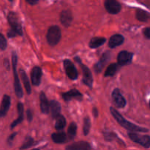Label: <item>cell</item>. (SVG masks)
I'll return each instance as SVG.
<instances>
[{
    "label": "cell",
    "instance_id": "cell-28",
    "mask_svg": "<svg viewBox=\"0 0 150 150\" xmlns=\"http://www.w3.org/2000/svg\"><path fill=\"white\" fill-rule=\"evenodd\" d=\"M34 144H35V141H34V139H32V138L29 137V136H27V137L26 138V139H25V142H23V144L20 147V149L23 150V149H28V148L33 146Z\"/></svg>",
    "mask_w": 150,
    "mask_h": 150
},
{
    "label": "cell",
    "instance_id": "cell-26",
    "mask_svg": "<svg viewBox=\"0 0 150 150\" xmlns=\"http://www.w3.org/2000/svg\"><path fill=\"white\" fill-rule=\"evenodd\" d=\"M76 133H77V125H76V124L75 122H72L70 125V126H69L68 131H67L69 139L70 140H73L76 137Z\"/></svg>",
    "mask_w": 150,
    "mask_h": 150
},
{
    "label": "cell",
    "instance_id": "cell-30",
    "mask_svg": "<svg viewBox=\"0 0 150 150\" xmlns=\"http://www.w3.org/2000/svg\"><path fill=\"white\" fill-rule=\"evenodd\" d=\"M7 40L2 34L0 33V49L5 50L7 48Z\"/></svg>",
    "mask_w": 150,
    "mask_h": 150
},
{
    "label": "cell",
    "instance_id": "cell-23",
    "mask_svg": "<svg viewBox=\"0 0 150 150\" xmlns=\"http://www.w3.org/2000/svg\"><path fill=\"white\" fill-rule=\"evenodd\" d=\"M106 41V39L104 38H93L89 42V47L91 48H97L98 47L103 45Z\"/></svg>",
    "mask_w": 150,
    "mask_h": 150
},
{
    "label": "cell",
    "instance_id": "cell-19",
    "mask_svg": "<svg viewBox=\"0 0 150 150\" xmlns=\"http://www.w3.org/2000/svg\"><path fill=\"white\" fill-rule=\"evenodd\" d=\"M17 110L18 113V117L16 119L15 121L13 122V123L10 125V127L12 129L14 128L15 127L21 123V122L23 120V105L21 103H18L17 105Z\"/></svg>",
    "mask_w": 150,
    "mask_h": 150
},
{
    "label": "cell",
    "instance_id": "cell-17",
    "mask_svg": "<svg viewBox=\"0 0 150 150\" xmlns=\"http://www.w3.org/2000/svg\"><path fill=\"white\" fill-rule=\"evenodd\" d=\"M60 21L63 26L66 27L70 26L73 21V16H72L71 12L69 10H64L62 12L61 16H60Z\"/></svg>",
    "mask_w": 150,
    "mask_h": 150
},
{
    "label": "cell",
    "instance_id": "cell-24",
    "mask_svg": "<svg viewBox=\"0 0 150 150\" xmlns=\"http://www.w3.org/2000/svg\"><path fill=\"white\" fill-rule=\"evenodd\" d=\"M66 126V120L62 115L60 114L59 116L56 118V124L55 128L57 130H61L64 129V127Z\"/></svg>",
    "mask_w": 150,
    "mask_h": 150
},
{
    "label": "cell",
    "instance_id": "cell-34",
    "mask_svg": "<svg viewBox=\"0 0 150 150\" xmlns=\"http://www.w3.org/2000/svg\"><path fill=\"white\" fill-rule=\"evenodd\" d=\"M26 116H27L28 121H32V118H33V115H32V112L31 111V110H27V111H26Z\"/></svg>",
    "mask_w": 150,
    "mask_h": 150
},
{
    "label": "cell",
    "instance_id": "cell-20",
    "mask_svg": "<svg viewBox=\"0 0 150 150\" xmlns=\"http://www.w3.org/2000/svg\"><path fill=\"white\" fill-rule=\"evenodd\" d=\"M50 108H51V115L54 118H57L58 116L60 115L61 111V105L59 103L57 100H51L50 103Z\"/></svg>",
    "mask_w": 150,
    "mask_h": 150
},
{
    "label": "cell",
    "instance_id": "cell-2",
    "mask_svg": "<svg viewBox=\"0 0 150 150\" xmlns=\"http://www.w3.org/2000/svg\"><path fill=\"white\" fill-rule=\"evenodd\" d=\"M17 63H18V57L16 52H13L12 54V65H13V75H14V89L16 96L18 98H21L23 97V90H22L21 85L20 83L18 75L17 72Z\"/></svg>",
    "mask_w": 150,
    "mask_h": 150
},
{
    "label": "cell",
    "instance_id": "cell-18",
    "mask_svg": "<svg viewBox=\"0 0 150 150\" xmlns=\"http://www.w3.org/2000/svg\"><path fill=\"white\" fill-rule=\"evenodd\" d=\"M124 37L121 35H114L112 37H111L108 42V45L110 48H114L119 45H122L124 42Z\"/></svg>",
    "mask_w": 150,
    "mask_h": 150
},
{
    "label": "cell",
    "instance_id": "cell-22",
    "mask_svg": "<svg viewBox=\"0 0 150 150\" xmlns=\"http://www.w3.org/2000/svg\"><path fill=\"white\" fill-rule=\"evenodd\" d=\"M20 75L21 76V79L22 81H23V86H24L25 89H26V92H27L28 95L31 94L32 92V88H31V85H30V82L29 81V78H28L27 75L26 73H25V71L23 70H20Z\"/></svg>",
    "mask_w": 150,
    "mask_h": 150
},
{
    "label": "cell",
    "instance_id": "cell-39",
    "mask_svg": "<svg viewBox=\"0 0 150 150\" xmlns=\"http://www.w3.org/2000/svg\"><path fill=\"white\" fill-rule=\"evenodd\" d=\"M149 105H150V102H149Z\"/></svg>",
    "mask_w": 150,
    "mask_h": 150
},
{
    "label": "cell",
    "instance_id": "cell-21",
    "mask_svg": "<svg viewBox=\"0 0 150 150\" xmlns=\"http://www.w3.org/2000/svg\"><path fill=\"white\" fill-rule=\"evenodd\" d=\"M51 139L53 142L56 144H63L67 142V135L64 132L54 133L51 135Z\"/></svg>",
    "mask_w": 150,
    "mask_h": 150
},
{
    "label": "cell",
    "instance_id": "cell-29",
    "mask_svg": "<svg viewBox=\"0 0 150 150\" xmlns=\"http://www.w3.org/2000/svg\"><path fill=\"white\" fill-rule=\"evenodd\" d=\"M91 127V121L89 117H86L83 120V133H84L85 136H87L89 133V130H90Z\"/></svg>",
    "mask_w": 150,
    "mask_h": 150
},
{
    "label": "cell",
    "instance_id": "cell-8",
    "mask_svg": "<svg viewBox=\"0 0 150 150\" xmlns=\"http://www.w3.org/2000/svg\"><path fill=\"white\" fill-rule=\"evenodd\" d=\"M104 5L107 11L113 15L119 13L122 9L120 3L116 0H107L104 3Z\"/></svg>",
    "mask_w": 150,
    "mask_h": 150
},
{
    "label": "cell",
    "instance_id": "cell-32",
    "mask_svg": "<svg viewBox=\"0 0 150 150\" xmlns=\"http://www.w3.org/2000/svg\"><path fill=\"white\" fill-rule=\"evenodd\" d=\"M16 134H17V133H13V134L10 135V136L8 137V139H7V143H8L10 145L12 144V142H13L14 138L16 137Z\"/></svg>",
    "mask_w": 150,
    "mask_h": 150
},
{
    "label": "cell",
    "instance_id": "cell-1",
    "mask_svg": "<svg viewBox=\"0 0 150 150\" xmlns=\"http://www.w3.org/2000/svg\"><path fill=\"white\" fill-rule=\"evenodd\" d=\"M110 111H111V114L113 115V117H114L116 120L119 122V124L121 126H122L123 127L126 129V130H128L132 132H143V133H146V132H148L149 130L146 128H144V127H139V126L136 125L132 124L131 122H128L127 120H126L117 110L115 109L113 107H111L110 108Z\"/></svg>",
    "mask_w": 150,
    "mask_h": 150
},
{
    "label": "cell",
    "instance_id": "cell-16",
    "mask_svg": "<svg viewBox=\"0 0 150 150\" xmlns=\"http://www.w3.org/2000/svg\"><path fill=\"white\" fill-rule=\"evenodd\" d=\"M40 103L41 111L45 114H48L50 110V103L48 102L44 92H41L40 95Z\"/></svg>",
    "mask_w": 150,
    "mask_h": 150
},
{
    "label": "cell",
    "instance_id": "cell-10",
    "mask_svg": "<svg viewBox=\"0 0 150 150\" xmlns=\"http://www.w3.org/2000/svg\"><path fill=\"white\" fill-rule=\"evenodd\" d=\"M133 57V53L128 52L127 51H122L118 54V57H117V61H118V64L121 66L127 65V64H130L132 62Z\"/></svg>",
    "mask_w": 150,
    "mask_h": 150
},
{
    "label": "cell",
    "instance_id": "cell-35",
    "mask_svg": "<svg viewBox=\"0 0 150 150\" xmlns=\"http://www.w3.org/2000/svg\"><path fill=\"white\" fill-rule=\"evenodd\" d=\"M7 35H8L9 38H14V37H16V35H17V34H16V32H13V30H11V29H10V30L7 32Z\"/></svg>",
    "mask_w": 150,
    "mask_h": 150
},
{
    "label": "cell",
    "instance_id": "cell-37",
    "mask_svg": "<svg viewBox=\"0 0 150 150\" xmlns=\"http://www.w3.org/2000/svg\"><path fill=\"white\" fill-rule=\"evenodd\" d=\"M26 1H27L29 4H32V5H34V4H36L38 3V1H35V0H33V1H32V0H27Z\"/></svg>",
    "mask_w": 150,
    "mask_h": 150
},
{
    "label": "cell",
    "instance_id": "cell-3",
    "mask_svg": "<svg viewBox=\"0 0 150 150\" xmlns=\"http://www.w3.org/2000/svg\"><path fill=\"white\" fill-rule=\"evenodd\" d=\"M61 29L57 26H52L48 29L46 35V39L48 44L51 46H54L59 43L61 39Z\"/></svg>",
    "mask_w": 150,
    "mask_h": 150
},
{
    "label": "cell",
    "instance_id": "cell-5",
    "mask_svg": "<svg viewBox=\"0 0 150 150\" xmlns=\"http://www.w3.org/2000/svg\"><path fill=\"white\" fill-rule=\"evenodd\" d=\"M128 136L133 142L142 145L144 147H150V136H141L134 132H129Z\"/></svg>",
    "mask_w": 150,
    "mask_h": 150
},
{
    "label": "cell",
    "instance_id": "cell-14",
    "mask_svg": "<svg viewBox=\"0 0 150 150\" xmlns=\"http://www.w3.org/2000/svg\"><path fill=\"white\" fill-rule=\"evenodd\" d=\"M110 57H111V55H110V53L108 51L104 53L103 54V56L101 57L100 61L95 64V71L96 73H99L102 71L103 68L104 67V66L105 65L107 62H108V60L110 59Z\"/></svg>",
    "mask_w": 150,
    "mask_h": 150
},
{
    "label": "cell",
    "instance_id": "cell-31",
    "mask_svg": "<svg viewBox=\"0 0 150 150\" xmlns=\"http://www.w3.org/2000/svg\"><path fill=\"white\" fill-rule=\"evenodd\" d=\"M104 136H105V139H106L107 141H111L112 139H115V138L117 137V136H116V134H114V133H105Z\"/></svg>",
    "mask_w": 150,
    "mask_h": 150
},
{
    "label": "cell",
    "instance_id": "cell-13",
    "mask_svg": "<svg viewBox=\"0 0 150 150\" xmlns=\"http://www.w3.org/2000/svg\"><path fill=\"white\" fill-rule=\"evenodd\" d=\"M63 99L65 101H70L73 99H77L78 100H81L82 94L79 90L73 89L67 92H64L62 95Z\"/></svg>",
    "mask_w": 150,
    "mask_h": 150
},
{
    "label": "cell",
    "instance_id": "cell-9",
    "mask_svg": "<svg viewBox=\"0 0 150 150\" xmlns=\"http://www.w3.org/2000/svg\"><path fill=\"white\" fill-rule=\"evenodd\" d=\"M112 99L114 104L118 108H124L126 105V100L124 97L121 94V92L119 89L116 88L112 92Z\"/></svg>",
    "mask_w": 150,
    "mask_h": 150
},
{
    "label": "cell",
    "instance_id": "cell-33",
    "mask_svg": "<svg viewBox=\"0 0 150 150\" xmlns=\"http://www.w3.org/2000/svg\"><path fill=\"white\" fill-rule=\"evenodd\" d=\"M144 34L146 38L150 39V27L145 28L144 30Z\"/></svg>",
    "mask_w": 150,
    "mask_h": 150
},
{
    "label": "cell",
    "instance_id": "cell-25",
    "mask_svg": "<svg viewBox=\"0 0 150 150\" xmlns=\"http://www.w3.org/2000/svg\"><path fill=\"white\" fill-rule=\"evenodd\" d=\"M117 71V64L115 63L111 64L108 67H107L106 70L105 72V77H109V76H113L116 74Z\"/></svg>",
    "mask_w": 150,
    "mask_h": 150
},
{
    "label": "cell",
    "instance_id": "cell-27",
    "mask_svg": "<svg viewBox=\"0 0 150 150\" xmlns=\"http://www.w3.org/2000/svg\"><path fill=\"white\" fill-rule=\"evenodd\" d=\"M136 18L139 21H146L149 18V15L146 12H145L144 10H138L136 12Z\"/></svg>",
    "mask_w": 150,
    "mask_h": 150
},
{
    "label": "cell",
    "instance_id": "cell-6",
    "mask_svg": "<svg viewBox=\"0 0 150 150\" xmlns=\"http://www.w3.org/2000/svg\"><path fill=\"white\" fill-rule=\"evenodd\" d=\"M75 59L80 64V67H81L82 73H83V82L86 85V86H89V87H92V84H93V77H92V73H91L90 70H89V67H86V65L83 64L80 61L79 58H75Z\"/></svg>",
    "mask_w": 150,
    "mask_h": 150
},
{
    "label": "cell",
    "instance_id": "cell-11",
    "mask_svg": "<svg viewBox=\"0 0 150 150\" xmlns=\"http://www.w3.org/2000/svg\"><path fill=\"white\" fill-rule=\"evenodd\" d=\"M10 103H11L10 97L7 95H4L0 105V118H2L7 115L10 107Z\"/></svg>",
    "mask_w": 150,
    "mask_h": 150
},
{
    "label": "cell",
    "instance_id": "cell-12",
    "mask_svg": "<svg viewBox=\"0 0 150 150\" xmlns=\"http://www.w3.org/2000/svg\"><path fill=\"white\" fill-rule=\"evenodd\" d=\"M42 76V73L40 67H33L32 72H31V80H32V84L35 85V86H39L40 84Z\"/></svg>",
    "mask_w": 150,
    "mask_h": 150
},
{
    "label": "cell",
    "instance_id": "cell-36",
    "mask_svg": "<svg viewBox=\"0 0 150 150\" xmlns=\"http://www.w3.org/2000/svg\"><path fill=\"white\" fill-rule=\"evenodd\" d=\"M93 114H94V116H95V117H98L99 112H98V109H97L96 108H93Z\"/></svg>",
    "mask_w": 150,
    "mask_h": 150
},
{
    "label": "cell",
    "instance_id": "cell-38",
    "mask_svg": "<svg viewBox=\"0 0 150 150\" xmlns=\"http://www.w3.org/2000/svg\"><path fill=\"white\" fill-rule=\"evenodd\" d=\"M32 150H40L39 149H32Z\"/></svg>",
    "mask_w": 150,
    "mask_h": 150
},
{
    "label": "cell",
    "instance_id": "cell-4",
    "mask_svg": "<svg viewBox=\"0 0 150 150\" xmlns=\"http://www.w3.org/2000/svg\"><path fill=\"white\" fill-rule=\"evenodd\" d=\"M7 20L10 23V26H11V30L16 32L18 35L21 36L23 35V31H22L21 23L18 15L14 12H10L7 16Z\"/></svg>",
    "mask_w": 150,
    "mask_h": 150
},
{
    "label": "cell",
    "instance_id": "cell-15",
    "mask_svg": "<svg viewBox=\"0 0 150 150\" xmlns=\"http://www.w3.org/2000/svg\"><path fill=\"white\" fill-rule=\"evenodd\" d=\"M66 150H91V146L88 142H78L68 145Z\"/></svg>",
    "mask_w": 150,
    "mask_h": 150
},
{
    "label": "cell",
    "instance_id": "cell-7",
    "mask_svg": "<svg viewBox=\"0 0 150 150\" xmlns=\"http://www.w3.org/2000/svg\"><path fill=\"white\" fill-rule=\"evenodd\" d=\"M63 64H64L66 74L68 76L69 79H71V80H76L78 79L79 73H78L77 70H76L73 63L70 60L65 59L63 62Z\"/></svg>",
    "mask_w": 150,
    "mask_h": 150
}]
</instances>
